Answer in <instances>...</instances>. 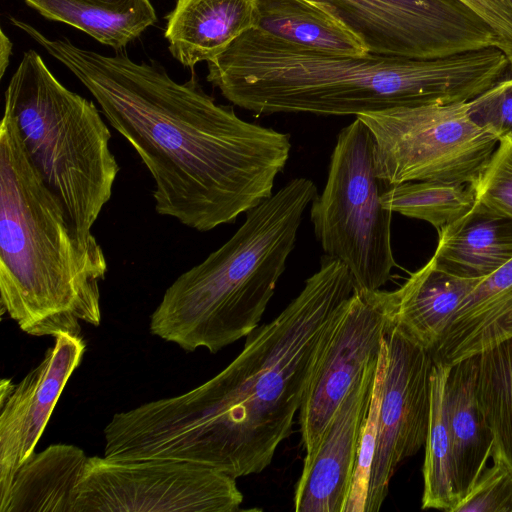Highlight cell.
<instances>
[{"label":"cell","mask_w":512,"mask_h":512,"mask_svg":"<svg viewBox=\"0 0 512 512\" xmlns=\"http://www.w3.org/2000/svg\"><path fill=\"white\" fill-rule=\"evenodd\" d=\"M10 21L76 76L137 152L154 180L158 214L206 232L272 196L290 155L289 134L241 119L194 75L179 83L124 49L105 55Z\"/></svg>","instance_id":"cell-1"},{"label":"cell","mask_w":512,"mask_h":512,"mask_svg":"<svg viewBox=\"0 0 512 512\" xmlns=\"http://www.w3.org/2000/svg\"><path fill=\"white\" fill-rule=\"evenodd\" d=\"M352 277L324 255L319 270L210 380L181 395L115 413L104 456L172 459L234 478L259 474L292 433L294 417L331 331L354 293Z\"/></svg>","instance_id":"cell-2"},{"label":"cell","mask_w":512,"mask_h":512,"mask_svg":"<svg viewBox=\"0 0 512 512\" xmlns=\"http://www.w3.org/2000/svg\"><path fill=\"white\" fill-rule=\"evenodd\" d=\"M207 63V80L228 101L260 115L357 117L400 106L469 102L510 70L497 46L438 58L345 56L257 29Z\"/></svg>","instance_id":"cell-3"},{"label":"cell","mask_w":512,"mask_h":512,"mask_svg":"<svg viewBox=\"0 0 512 512\" xmlns=\"http://www.w3.org/2000/svg\"><path fill=\"white\" fill-rule=\"evenodd\" d=\"M102 248L77 238L60 201L35 169L6 108L0 123V301L31 336L81 335L99 326Z\"/></svg>","instance_id":"cell-4"},{"label":"cell","mask_w":512,"mask_h":512,"mask_svg":"<svg viewBox=\"0 0 512 512\" xmlns=\"http://www.w3.org/2000/svg\"><path fill=\"white\" fill-rule=\"evenodd\" d=\"M316 196L312 180L295 178L249 210L227 242L166 289L150 317V332L185 351L211 353L252 333Z\"/></svg>","instance_id":"cell-5"},{"label":"cell","mask_w":512,"mask_h":512,"mask_svg":"<svg viewBox=\"0 0 512 512\" xmlns=\"http://www.w3.org/2000/svg\"><path fill=\"white\" fill-rule=\"evenodd\" d=\"M25 150L62 204L79 241L101 248L91 229L112 196L120 167L111 133L94 103L65 87L28 50L4 94Z\"/></svg>","instance_id":"cell-6"},{"label":"cell","mask_w":512,"mask_h":512,"mask_svg":"<svg viewBox=\"0 0 512 512\" xmlns=\"http://www.w3.org/2000/svg\"><path fill=\"white\" fill-rule=\"evenodd\" d=\"M385 188L376 174L373 134L356 117L338 134L325 188L310 210L325 255L348 269L355 290L380 289L396 266L393 212L381 203Z\"/></svg>","instance_id":"cell-7"},{"label":"cell","mask_w":512,"mask_h":512,"mask_svg":"<svg viewBox=\"0 0 512 512\" xmlns=\"http://www.w3.org/2000/svg\"><path fill=\"white\" fill-rule=\"evenodd\" d=\"M466 103L357 116L373 134L376 174L386 188L414 181L477 182L499 141L471 120Z\"/></svg>","instance_id":"cell-8"},{"label":"cell","mask_w":512,"mask_h":512,"mask_svg":"<svg viewBox=\"0 0 512 512\" xmlns=\"http://www.w3.org/2000/svg\"><path fill=\"white\" fill-rule=\"evenodd\" d=\"M242 502L236 478L207 466L89 456L75 512H237Z\"/></svg>","instance_id":"cell-9"},{"label":"cell","mask_w":512,"mask_h":512,"mask_svg":"<svg viewBox=\"0 0 512 512\" xmlns=\"http://www.w3.org/2000/svg\"><path fill=\"white\" fill-rule=\"evenodd\" d=\"M393 291L354 290L322 349L299 410L304 459L316 450L339 405L378 359L392 323Z\"/></svg>","instance_id":"cell-10"},{"label":"cell","mask_w":512,"mask_h":512,"mask_svg":"<svg viewBox=\"0 0 512 512\" xmlns=\"http://www.w3.org/2000/svg\"><path fill=\"white\" fill-rule=\"evenodd\" d=\"M385 341L387 361L364 512L381 509L393 475L425 446L429 427L431 352L406 338L392 323Z\"/></svg>","instance_id":"cell-11"},{"label":"cell","mask_w":512,"mask_h":512,"mask_svg":"<svg viewBox=\"0 0 512 512\" xmlns=\"http://www.w3.org/2000/svg\"><path fill=\"white\" fill-rule=\"evenodd\" d=\"M86 343L82 336L59 335L42 361L18 383L0 382V504L21 465L35 452L56 404Z\"/></svg>","instance_id":"cell-12"},{"label":"cell","mask_w":512,"mask_h":512,"mask_svg":"<svg viewBox=\"0 0 512 512\" xmlns=\"http://www.w3.org/2000/svg\"><path fill=\"white\" fill-rule=\"evenodd\" d=\"M377 364L378 359H375L367 366L339 405L314 453L304 459L295 486L296 512H344L372 399Z\"/></svg>","instance_id":"cell-13"},{"label":"cell","mask_w":512,"mask_h":512,"mask_svg":"<svg viewBox=\"0 0 512 512\" xmlns=\"http://www.w3.org/2000/svg\"><path fill=\"white\" fill-rule=\"evenodd\" d=\"M512 338V259L480 280L456 309L431 351L453 365Z\"/></svg>","instance_id":"cell-14"},{"label":"cell","mask_w":512,"mask_h":512,"mask_svg":"<svg viewBox=\"0 0 512 512\" xmlns=\"http://www.w3.org/2000/svg\"><path fill=\"white\" fill-rule=\"evenodd\" d=\"M256 25L255 0H177L164 35L171 55L193 68L224 53Z\"/></svg>","instance_id":"cell-15"},{"label":"cell","mask_w":512,"mask_h":512,"mask_svg":"<svg viewBox=\"0 0 512 512\" xmlns=\"http://www.w3.org/2000/svg\"><path fill=\"white\" fill-rule=\"evenodd\" d=\"M512 259V219L475 201L463 216L439 229L432 264L449 274L484 279Z\"/></svg>","instance_id":"cell-16"},{"label":"cell","mask_w":512,"mask_h":512,"mask_svg":"<svg viewBox=\"0 0 512 512\" xmlns=\"http://www.w3.org/2000/svg\"><path fill=\"white\" fill-rule=\"evenodd\" d=\"M480 280L449 274L429 260L393 291L392 325L431 352L456 309Z\"/></svg>","instance_id":"cell-17"},{"label":"cell","mask_w":512,"mask_h":512,"mask_svg":"<svg viewBox=\"0 0 512 512\" xmlns=\"http://www.w3.org/2000/svg\"><path fill=\"white\" fill-rule=\"evenodd\" d=\"M477 358L451 365L446 415L451 438L457 504L471 491L492 456L494 439L476 394ZM454 509V508H453Z\"/></svg>","instance_id":"cell-18"},{"label":"cell","mask_w":512,"mask_h":512,"mask_svg":"<svg viewBox=\"0 0 512 512\" xmlns=\"http://www.w3.org/2000/svg\"><path fill=\"white\" fill-rule=\"evenodd\" d=\"M88 457L65 443L34 452L17 470L0 512H75Z\"/></svg>","instance_id":"cell-19"},{"label":"cell","mask_w":512,"mask_h":512,"mask_svg":"<svg viewBox=\"0 0 512 512\" xmlns=\"http://www.w3.org/2000/svg\"><path fill=\"white\" fill-rule=\"evenodd\" d=\"M257 25L273 37L330 54L363 56L364 41L326 5L309 0H255Z\"/></svg>","instance_id":"cell-20"},{"label":"cell","mask_w":512,"mask_h":512,"mask_svg":"<svg viewBox=\"0 0 512 512\" xmlns=\"http://www.w3.org/2000/svg\"><path fill=\"white\" fill-rule=\"evenodd\" d=\"M43 17L75 27L98 42L123 50L157 16L150 0H23Z\"/></svg>","instance_id":"cell-21"},{"label":"cell","mask_w":512,"mask_h":512,"mask_svg":"<svg viewBox=\"0 0 512 512\" xmlns=\"http://www.w3.org/2000/svg\"><path fill=\"white\" fill-rule=\"evenodd\" d=\"M451 366L434 362L431 403L423 464L422 509L452 512L457 505L455 470L446 415V385Z\"/></svg>","instance_id":"cell-22"},{"label":"cell","mask_w":512,"mask_h":512,"mask_svg":"<svg viewBox=\"0 0 512 512\" xmlns=\"http://www.w3.org/2000/svg\"><path fill=\"white\" fill-rule=\"evenodd\" d=\"M476 358V394L494 439L491 457L512 471V338Z\"/></svg>","instance_id":"cell-23"},{"label":"cell","mask_w":512,"mask_h":512,"mask_svg":"<svg viewBox=\"0 0 512 512\" xmlns=\"http://www.w3.org/2000/svg\"><path fill=\"white\" fill-rule=\"evenodd\" d=\"M475 201L473 185L441 181L405 182L385 188L381 195L384 208L438 230L466 214Z\"/></svg>","instance_id":"cell-24"},{"label":"cell","mask_w":512,"mask_h":512,"mask_svg":"<svg viewBox=\"0 0 512 512\" xmlns=\"http://www.w3.org/2000/svg\"><path fill=\"white\" fill-rule=\"evenodd\" d=\"M387 361L385 336L380 350L369 411L361 434L354 478L344 512H364L376 449L382 384Z\"/></svg>","instance_id":"cell-25"},{"label":"cell","mask_w":512,"mask_h":512,"mask_svg":"<svg viewBox=\"0 0 512 512\" xmlns=\"http://www.w3.org/2000/svg\"><path fill=\"white\" fill-rule=\"evenodd\" d=\"M473 187L476 201L512 219V142L499 141Z\"/></svg>","instance_id":"cell-26"},{"label":"cell","mask_w":512,"mask_h":512,"mask_svg":"<svg viewBox=\"0 0 512 512\" xmlns=\"http://www.w3.org/2000/svg\"><path fill=\"white\" fill-rule=\"evenodd\" d=\"M452 512H512V471L496 457Z\"/></svg>","instance_id":"cell-27"},{"label":"cell","mask_w":512,"mask_h":512,"mask_svg":"<svg viewBox=\"0 0 512 512\" xmlns=\"http://www.w3.org/2000/svg\"><path fill=\"white\" fill-rule=\"evenodd\" d=\"M471 120L498 141L512 142V75L466 103Z\"/></svg>","instance_id":"cell-28"},{"label":"cell","mask_w":512,"mask_h":512,"mask_svg":"<svg viewBox=\"0 0 512 512\" xmlns=\"http://www.w3.org/2000/svg\"><path fill=\"white\" fill-rule=\"evenodd\" d=\"M498 35L512 72V5L509 0H461Z\"/></svg>","instance_id":"cell-29"},{"label":"cell","mask_w":512,"mask_h":512,"mask_svg":"<svg viewBox=\"0 0 512 512\" xmlns=\"http://www.w3.org/2000/svg\"><path fill=\"white\" fill-rule=\"evenodd\" d=\"M12 42L9 37L5 34L4 30L0 31V77L2 78L6 68L10 62V56L12 54Z\"/></svg>","instance_id":"cell-30"},{"label":"cell","mask_w":512,"mask_h":512,"mask_svg":"<svg viewBox=\"0 0 512 512\" xmlns=\"http://www.w3.org/2000/svg\"><path fill=\"white\" fill-rule=\"evenodd\" d=\"M509 2H510V3H511V5H512V0H509Z\"/></svg>","instance_id":"cell-31"}]
</instances>
